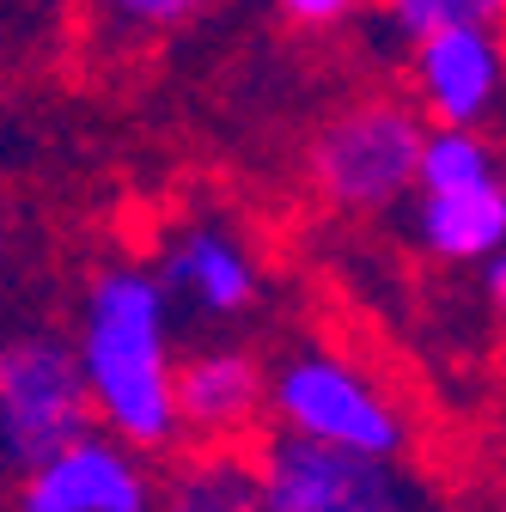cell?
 Wrapping results in <instances>:
<instances>
[{
    "label": "cell",
    "mask_w": 506,
    "mask_h": 512,
    "mask_svg": "<svg viewBox=\"0 0 506 512\" xmlns=\"http://www.w3.org/2000/svg\"><path fill=\"white\" fill-rule=\"evenodd\" d=\"M500 183H506V147H500Z\"/></svg>",
    "instance_id": "17"
},
{
    "label": "cell",
    "mask_w": 506,
    "mask_h": 512,
    "mask_svg": "<svg viewBox=\"0 0 506 512\" xmlns=\"http://www.w3.org/2000/svg\"><path fill=\"white\" fill-rule=\"evenodd\" d=\"M366 7V0H275V13L293 25V31H342L354 13Z\"/></svg>",
    "instance_id": "15"
},
{
    "label": "cell",
    "mask_w": 506,
    "mask_h": 512,
    "mask_svg": "<svg viewBox=\"0 0 506 512\" xmlns=\"http://www.w3.org/2000/svg\"><path fill=\"white\" fill-rule=\"evenodd\" d=\"M86 427H98V415H92V391H86L74 342L13 336L0 348V464L13 476Z\"/></svg>",
    "instance_id": "5"
},
{
    "label": "cell",
    "mask_w": 506,
    "mask_h": 512,
    "mask_svg": "<svg viewBox=\"0 0 506 512\" xmlns=\"http://www.w3.org/2000/svg\"><path fill=\"white\" fill-rule=\"evenodd\" d=\"M500 31H506V25H500Z\"/></svg>",
    "instance_id": "20"
},
{
    "label": "cell",
    "mask_w": 506,
    "mask_h": 512,
    "mask_svg": "<svg viewBox=\"0 0 506 512\" xmlns=\"http://www.w3.org/2000/svg\"><path fill=\"white\" fill-rule=\"evenodd\" d=\"M250 458L263 482V512H439V494L403 458L342 452L281 427L257 439Z\"/></svg>",
    "instance_id": "4"
},
{
    "label": "cell",
    "mask_w": 506,
    "mask_h": 512,
    "mask_svg": "<svg viewBox=\"0 0 506 512\" xmlns=\"http://www.w3.org/2000/svg\"><path fill=\"white\" fill-rule=\"evenodd\" d=\"M421 141H427V116L409 98L366 92L318 122V135L305 147V183L330 214L348 220L391 214L397 202L415 196Z\"/></svg>",
    "instance_id": "2"
},
{
    "label": "cell",
    "mask_w": 506,
    "mask_h": 512,
    "mask_svg": "<svg viewBox=\"0 0 506 512\" xmlns=\"http://www.w3.org/2000/svg\"><path fill=\"white\" fill-rule=\"evenodd\" d=\"M0 250H7V226H0Z\"/></svg>",
    "instance_id": "18"
},
{
    "label": "cell",
    "mask_w": 506,
    "mask_h": 512,
    "mask_svg": "<svg viewBox=\"0 0 506 512\" xmlns=\"http://www.w3.org/2000/svg\"><path fill=\"white\" fill-rule=\"evenodd\" d=\"M403 37L439 31V25H506V0H372Z\"/></svg>",
    "instance_id": "14"
},
{
    "label": "cell",
    "mask_w": 506,
    "mask_h": 512,
    "mask_svg": "<svg viewBox=\"0 0 506 512\" xmlns=\"http://www.w3.org/2000/svg\"><path fill=\"white\" fill-rule=\"evenodd\" d=\"M409 232L433 263H488L494 250H506V183L415 189Z\"/></svg>",
    "instance_id": "10"
},
{
    "label": "cell",
    "mask_w": 506,
    "mask_h": 512,
    "mask_svg": "<svg viewBox=\"0 0 506 512\" xmlns=\"http://www.w3.org/2000/svg\"><path fill=\"white\" fill-rule=\"evenodd\" d=\"M80 372L92 391L98 427H110L135 452H177V397H171V293L153 269L116 263L86 287L80 311Z\"/></svg>",
    "instance_id": "1"
},
{
    "label": "cell",
    "mask_w": 506,
    "mask_h": 512,
    "mask_svg": "<svg viewBox=\"0 0 506 512\" xmlns=\"http://www.w3.org/2000/svg\"><path fill=\"white\" fill-rule=\"evenodd\" d=\"M500 512H506V494H500Z\"/></svg>",
    "instance_id": "19"
},
{
    "label": "cell",
    "mask_w": 506,
    "mask_h": 512,
    "mask_svg": "<svg viewBox=\"0 0 506 512\" xmlns=\"http://www.w3.org/2000/svg\"><path fill=\"white\" fill-rule=\"evenodd\" d=\"M171 397H177V427L189 445H244L269 415V366L250 348L214 342L177 360Z\"/></svg>",
    "instance_id": "8"
},
{
    "label": "cell",
    "mask_w": 506,
    "mask_h": 512,
    "mask_svg": "<svg viewBox=\"0 0 506 512\" xmlns=\"http://www.w3.org/2000/svg\"><path fill=\"white\" fill-rule=\"evenodd\" d=\"M153 500L159 476L147 470V452L86 427L31 470H19L7 512H153Z\"/></svg>",
    "instance_id": "6"
},
{
    "label": "cell",
    "mask_w": 506,
    "mask_h": 512,
    "mask_svg": "<svg viewBox=\"0 0 506 512\" xmlns=\"http://www.w3.org/2000/svg\"><path fill=\"white\" fill-rule=\"evenodd\" d=\"M171 299H189L202 317H244L263 299V263L226 220H189L159 244V269Z\"/></svg>",
    "instance_id": "9"
},
{
    "label": "cell",
    "mask_w": 506,
    "mask_h": 512,
    "mask_svg": "<svg viewBox=\"0 0 506 512\" xmlns=\"http://www.w3.org/2000/svg\"><path fill=\"white\" fill-rule=\"evenodd\" d=\"M153 512H263L257 458L238 445H196L171 464V476H159Z\"/></svg>",
    "instance_id": "11"
},
{
    "label": "cell",
    "mask_w": 506,
    "mask_h": 512,
    "mask_svg": "<svg viewBox=\"0 0 506 512\" xmlns=\"http://www.w3.org/2000/svg\"><path fill=\"white\" fill-rule=\"evenodd\" d=\"M500 177V147L488 141V128H427L415 189H470Z\"/></svg>",
    "instance_id": "12"
},
{
    "label": "cell",
    "mask_w": 506,
    "mask_h": 512,
    "mask_svg": "<svg viewBox=\"0 0 506 512\" xmlns=\"http://www.w3.org/2000/svg\"><path fill=\"white\" fill-rule=\"evenodd\" d=\"M409 104L427 128H488L506 110V31L439 25L409 37Z\"/></svg>",
    "instance_id": "7"
},
{
    "label": "cell",
    "mask_w": 506,
    "mask_h": 512,
    "mask_svg": "<svg viewBox=\"0 0 506 512\" xmlns=\"http://www.w3.org/2000/svg\"><path fill=\"white\" fill-rule=\"evenodd\" d=\"M482 293H488V305H494V317H500V330H506V250H494L488 263H482Z\"/></svg>",
    "instance_id": "16"
},
{
    "label": "cell",
    "mask_w": 506,
    "mask_h": 512,
    "mask_svg": "<svg viewBox=\"0 0 506 512\" xmlns=\"http://www.w3.org/2000/svg\"><path fill=\"white\" fill-rule=\"evenodd\" d=\"M86 7L110 37H171L196 25L202 13H214L220 0H86Z\"/></svg>",
    "instance_id": "13"
},
{
    "label": "cell",
    "mask_w": 506,
    "mask_h": 512,
    "mask_svg": "<svg viewBox=\"0 0 506 512\" xmlns=\"http://www.w3.org/2000/svg\"><path fill=\"white\" fill-rule=\"evenodd\" d=\"M269 415L281 421V433L372 458H403L415 439L403 403L366 366L330 348H293L287 360L269 366Z\"/></svg>",
    "instance_id": "3"
}]
</instances>
